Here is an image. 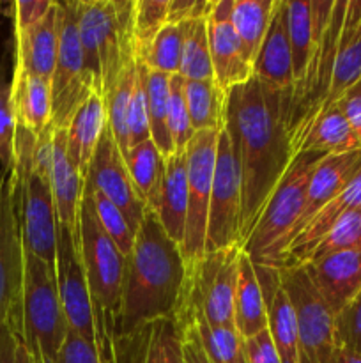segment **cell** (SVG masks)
Returning <instances> with one entry per match:
<instances>
[{"mask_svg":"<svg viewBox=\"0 0 361 363\" xmlns=\"http://www.w3.org/2000/svg\"><path fill=\"white\" fill-rule=\"evenodd\" d=\"M225 130L241 170V245L294 158L283 94L251 77L227 94Z\"/></svg>","mask_w":361,"mask_h":363,"instance_id":"cell-1","label":"cell"},{"mask_svg":"<svg viewBox=\"0 0 361 363\" xmlns=\"http://www.w3.org/2000/svg\"><path fill=\"white\" fill-rule=\"evenodd\" d=\"M186 282L180 247L147 208L126 257L119 330L137 332L163 318H173Z\"/></svg>","mask_w":361,"mask_h":363,"instance_id":"cell-2","label":"cell"},{"mask_svg":"<svg viewBox=\"0 0 361 363\" xmlns=\"http://www.w3.org/2000/svg\"><path fill=\"white\" fill-rule=\"evenodd\" d=\"M76 23L85 67L105 101L122 64L137 55L134 0H80Z\"/></svg>","mask_w":361,"mask_h":363,"instance_id":"cell-3","label":"cell"},{"mask_svg":"<svg viewBox=\"0 0 361 363\" xmlns=\"http://www.w3.org/2000/svg\"><path fill=\"white\" fill-rule=\"evenodd\" d=\"M326 156L322 152H297L292 158L285 176L243 245V252L255 264L271 268L283 266L294 229L303 215L311 174Z\"/></svg>","mask_w":361,"mask_h":363,"instance_id":"cell-4","label":"cell"},{"mask_svg":"<svg viewBox=\"0 0 361 363\" xmlns=\"http://www.w3.org/2000/svg\"><path fill=\"white\" fill-rule=\"evenodd\" d=\"M78 254L91 291L94 330L119 326L126 257L99 223L91 197L84 190L78 211Z\"/></svg>","mask_w":361,"mask_h":363,"instance_id":"cell-5","label":"cell"},{"mask_svg":"<svg viewBox=\"0 0 361 363\" xmlns=\"http://www.w3.org/2000/svg\"><path fill=\"white\" fill-rule=\"evenodd\" d=\"M67 332L69 325L60 303L55 268L25 248L21 344L35 363H53Z\"/></svg>","mask_w":361,"mask_h":363,"instance_id":"cell-6","label":"cell"},{"mask_svg":"<svg viewBox=\"0 0 361 363\" xmlns=\"http://www.w3.org/2000/svg\"><path fill=\"white\" fill-rule=\"evenodd\" d=\"M35 138L32 131L16 128V158L14 172L18 179V208H20L23 247L55 268L59 218L53 202L50 179L32 167Z\"/></svg>","mask_w":361,"mask_h":363,"instance_id":"cell-7","label":"cell"},{"mask_svg":"<svg viewBox=\"0 0 361 363\" xmlns=\"http://www.w3.org/2000/svg\"><path fill=\"white\" fill-rule=\"evenodd\" d=\"M241 254V245L205 252L193 268L186 269V282L179 305L197 307L205 321L214 328H234V296Z\"/></svg>","mask_w":361,"mask_h":363,"instance_id":"cell-8","label":"cell"},{"mask_svg":"<svg viewBox=\"0 0 361 363\" xmlns=\"http://www.w3.org/2000/svg\"><path fill=\"white\" fill-rule=\"evenodd\" d=\"M25 248L14 169L0 174V326L11 325L21 339Z\"/></svg>","mask_w":361,"mask_h":363,"instance_id":"cell-9","label":"cell"},{"mask_svg":"<svg viewBox=\"0 0 361 363\" xmlns=\"http://www.w3.org/2000/svg\"><path fill=\"white\" fill-rule=\"evenodd\" d=\"M52 124L55 130H67L74 113L91 98L94 87L85 67L84 50L76 23V2H60V38L52 82Z\"/></svg>","mask_w":361,"mask_h":363,"instance_id":"cell-10","label":"cell"},{"mask_svg":"<svg viewBox=\"0 0 361 363\" xmlns=\"http://www.w3.org/2000/svg\"><path fill=\"white\" fill-rule=\"evenodd\" d=\"M278 273L296 312L299 363H331L336 350L335 314L303 266H282Z\"/></svg>","mask_w":361,"mask_h":363,"instance_id":"cell-11","label":"cell"},{"mask_svg":"<svg viewBox=\"0 0 361 363\" xmlns=\"http://www.w3.org/2000/svg\"><path fill=\"white\" fill-rule=\"evenodd\" d=\"M219 131H197L186 147L188 213L184 240L180 245L186 269L193 268L205 255L209 204H211L212 176H214Z\"/></svg>","mask_w":361,"mask_h":363,"instance_id":"cell-12","label":"cell"},{"mask_svg":"<svg viewBox=\"0 0 361 363\" xmlns=\"http://www.w3.org/2000/svg\"><path fill=\"white\" fill-rule=\"evenodd\" d=\"M241 170L225 126L218 135L205 252L241 245ZM243 247V245H241Z\"/></svg>","mask_w":361,"mask_h":363,"instance_id":"cell-13","label":"cell"},{"mask_svg":"<svg viewBox=\"0 0 361 363\" xmlns=\"http://www.w3.org/2000/svg\"><path fill=\"white\" fill-rule=\"evenodd\" d=\"M55 277L67 325L78 335L96 344L94 311H92L87 277H85L84 264L78 254L76 241L73 234L64 227H59Z\"/></svg>","mask_w":361,"mask_h":363,"instance_id":"cell-14","label":"cell"},{"mask_svg":"<svg viewBox=\"0 0 361 363\" xmlns=\"http://www.w3.org/2000/svg\"><path fill=\"white\" fill-rule=\"evenodd\" d=\"M85 181L98 188L106 199H110L122 211L130 227L137 234L145 211H147V206L140 201L137 190H134L124 156L117 147V142L108 124L99 138Z\"/></svg>","mask_w":361,"mask_h":363,"instance_id":"cell-15","label":"cell"},{"mask_svg":"<svg viewBox=\"0 0 361 363\" xmlns=\"http://www.w3.org/2000/svg\"><path fill=\"white\" fill-rule=\"evenodd\" d=\"M232 4L234 0H216L207 18L214 82L227 94L253 77V66L248 62L241 39L232 25Z\"/></svg>","mask_w":361,"mask_h":363,"instance_id":"cell-16","label":"cell"},{"mask_svg":"<svg viewBox=\"0 0 361 363\" xmlns=\"http://www.w3.org/2000/svg\"><path fill=\"white\" fill-rule=\"evenodd\" d=\"M303 268L335 315L361 293V248L314 259Z\"/></svg>","mask_w":361,"mask_h":363,"instance_id":"cell-17","label":"cell"},{"mask_svg":"<svg viewBox=\"0 0 361 363\" xmlns=\"http://www.w3.org/2000/svg\"><path fill=\"white\" fill-rule=\"evenodd\" d=\"M253 77L283 94V113L294 87L292 57L287 32V0H276L271 23L253 62Z\"/></svg>","mask_w":361,"mask_h":363,"instance_id":"cell-18","label":"cell"},{"mask_svg":"<svg viewBox=\"0 0 361 363\" xmlns=\"http://www.w3.org/2000/svg\"><path fill=\"white\" fill-rule=\"evenodd\" d=\"M255 272L264 294L269 335L278 351L280 360L282 363H299L296 312L283 289L278 268L255 264Z\"/></svg>","mask_w":361,"mask_h":363,"instance_id":"cell-19","label":"cell"},{"mask_svg":"<svg viewBox=\"0 0 361 363\" xmlns=\"http://www.w3.org/2000/svg\"><path fill=\"white\" fill-rule=\"evenodd\" d=\"M16 35V73L39 77L52 82L55 69L60 38V2H53L52 9L41 23Z\"/></svg>","mask_w":361,"mask_h":363,"instance_id":"cell-20","label":"cell"},{"mask_svg":"<svg viewBox=\"0 0 361 363\" xmlns=\"http://www.w3.org/2000/svg\"><path fill=\"white\" fill-rule=\"evenodd\" d=\"M361 170V149L343 155H328L317 169L311 174L310 184L306 190V201H304L303 215H301L299 223L296 225L292 234V240L301 233L308 220L324 208L329 201L336 197ZM290 240V243H292ZM289 243V245H290ZM287 254V252H285Z\"/></svg>","mask_w":361,"mask_h":363,"instance_id":"cell-21","label":"cell"},{"mask_svg":"<svg viewBox=\"0 0 361 363\" xmlns=\"http://www.w3.org/2000/svg\"><path fill=\"white\" fill-rule=\"evenodd\" d=\"M50 184H52L59 227H64L73 234L78 247V211H80L85 181L67 156V130H55L53 133V162Z\"/></svg>","mask_w":361,"mask_h":363,"instance_id":"cell-22","label":"cell"},{"mask_svg":"<svg viewBox=\"0 0 361 363\" xmlns=\"http://www.w3.org/2000/svg\"><path fill=\"white\" fill-rule=\"evenodd\" d=\"M361 208V170L357 172V176L336 195L333 201H329L328 204L322 209H319L310 220H308L306 225L301 229V233L297 234L292 240V243L289 245L285 254V261L283 266H301L308 261L311 250L315 248V245L321 241V238L338 222L342 216H345L347 213L354 211V209Z\"/></svg>","mask_w":361,"mask_h":363,"instance_id":"cell-23","label":"cell"},{"mask_svg":"<svg viewBox=\"0 0 361 363\" xmlns=\"http://www.w3.org/2000/svg\"><path fill=\"white\" fill-rule=\"evenodd\" d=\"M158 215L163 229L177 245H183L188 213V158L186 151L173 152L165 158L161 186H159Z\"/></svg>","mask_w":361,"mask_h":363,"instance_id":"cell-24","label":"cell"},{"mask_svg":"<svg viewBox=\"0 0 361 363\" xmlns=\"http://www.w3.org/2000/svg\"><path fill=\"white\" fill-rule=\"evenodd\" d=\"M361 80V0H350L345 7L343 32L333 67L331 84L322 110L331 108L353 85ZM321 110V112H322ZM319 112V113H321Z\"/></svg>","mask_w":361,"mask_h":363,"instance_id":"cell-25","label":"cell"},{"mask_svg":"<svg viewBox=\"0 0 361 363\" xmlns=\"http://www.w3.org/2000/svg\"><path fill=\"white\" fill-rule=\"evenodd\" d=\"M106 126V110L101 94L92 92L67 128V156L80 176L87 177L92 156Z\"/></svg>","mask_w":361,"mask_h":363,"instance_id":"cell-26","label":"cell"},{"mask_svg":"<svg viewBox=\"0 0 361 363\" xmlns=\"http://www.w3.org/2000/svg\"><path fill=\"white\" fill-rule=\"evenodd\" d=\"M16 128L39 135L52 123V87L50 82L39 77L16 73L11 82Z\"/></svg>","mask_w":361,"mask_h":363,"instance_id":"cell-27","label":"cell"},{"mask_svg":"<svg viewBox=\"0 0 361 363\" xmlns=\"http://www.w3.org/2000/svg\"><path fill=\"white\" fill-rule=\"evenodd\" d=\"M234 328L241 339H250L268 328L264 294L257 279L255 264L246 254H241L236 296H234Z\"/></svg>","mask_w":361,"mask_h":363,"instance_id":"cell-28","label":"cell"},{"mask_svg":"<svg viewBox=\"0 0 361 363\" xmlns=\"http://www.w3.org/2000/svg\"><path fill=\"white\" fill-rule=\"evenodd\" d=\"M361 142L336 106L326 108L311 121L303 138L297 144V152H322V155H343L357 151Z\"/></svg>","mask_w":361,"mask_h":363,"instance_id":"cell-29","label":"cell"},{"mask_svg":"<svg viewBox=\"0 0 361 363\" xmlns=\"http://www.w3.org/2000/svg\"><path fill=\"white\" fill-rule=\"evenodd\" d=\"M176 319L195 330L202 350L212 363H246L244 342L236 328H214L193 305H179Z\"/></svg>","mask_w":361,"mask_h":363,"instance_id":"cell-30","label":"cell"},{"mask_svg":"<svg viewBox=\"0 0 361 363\" xmlns=\"http://www.w3.org/2000/svg\"><path fill=\"white\" fill-rule=\"evenodd\" d=\"M287 32H289L290 57H292L294 87L289 103H287L285 113L289 110L290 101L303 87L311 57H314L315 38L310 0H296V2L287 0ZM285 113H283V119H285Z\"/></svg>","mask_w":361,"mask_h":363,"instance_id":"cell-31","label":"cell"},{"mask_svg":"<svg viewBox=\"0 0 361 363\" xmlns=\"http://www.w3.org/2000/svg\"><path fill=\"white\" fill-rule=\"evenodd\" d=\"M144 84L151 140L154 142L163 158H168L176 152V145L168 130L170 77L151 71L144 64Z\"/></svg>","mask_w":361,"mask_h":363,"instance_id":"cell-32","label":"cell"},{"mask_svg":"<svg viewBox=\"0 0 361 363\" xmlns=\"http://www.w3.org/2000/svg\"><path fill=\"white\" fill-rule=\"evenodd\" d=\"M124 162H126L127 172L140 201L154 211L158 204L165 158L158 151L154 142L145 140L131 147L124 156Z\"/></svg>","mask_w":361,"mask_h":363,"instance_id":"cell-33","label":"cell"},{"mask_svg":"<svg viewBox=\"0 0 361 363\" xmlns=\"http://www.w3.org/2000/svg\"><path fill=\"white\" fill-rule=\"evenodd\" d=\"M275 6L276 0H234L232 4V25L251 66L268 34Z\"/></svg>","mask_w":361,"mask_h":363,"instance_id":"cell-34","label":"cell"},{"mask_svg":"<svg viewBox=\"0 0 361 363\" xmlns=\"http://www.w3.org/2000/svg\"><path fill=\"white\" fill-rule=\"evenodd\" d=\"M186 103L195 133L223 130L227 92L214 80H186Z\"/></svg>","mask_w":361,"mask_h":363,"instance_id":"cell-35","label":"cell"},{"mask_svg":"<svg viewBox=\"0 0 361 363\" xmlns=\"http://www.w3.org/2000/svg\"><path fill=\"white\" fill-rule=\"evenodd\" d=\"M151 325L131 333H122L117 325L106 326L96 335L101 363H145Z\"/></svg>","mask_w":361,"mask_h":363,"instance_id":"cell-36","label":"cell"},{"mask_svg":"<svg viewBox=\"0 0 361 363\" xmlns=\"http://www.w3.org/2000/svg\"><path fill=\"white\" fill-rule=\"evenodd\" d=\"M179 74L186 80H214L211 50H209L207 20L184 23V46Z\"/></svg>","mask_w":361,"mask_h":363,"instance_id":"cell-37","label":"cell"},{"mask_svg":"<svg viewBox=\"0 0 361 363\" xmlns=\"http://www.w3.org/2000/svg\"><path fill=\"white\" fill-rule=\"evenodd\" d=\"M183 46H184V23L172 25L166 23L161 28L149 50L142 55H138L142 64L151 71L163 74H179L180 59H183Z\"/></svg>","mask_w":361,"mask_h":363,"instance_id":"cell-38","label":"cell"},{"mask_svg":"<svg viewBox=\"0 0 361 363\" xmlns=\"http://www.w3.org/2000/svg\"><path fill=\"white\" fill-rule=\"evenodd\" d=\"M145 363H186L184 333L176 315L151 323Z\"/></svg>","mask_w":361,"mask_h":363,"instance_id":"cell-39","label":"cell"},{"mask_svg":"<svg viewBox=\"0 0 361 363\" xmlns=\"http://www.w3.org/2000/svg\"><path fill=\"white\" fill-rule=\"evenodd\" d=\"M84 190L87 191L88 197H91L92 206H94L96 209V215H98V220L99 223H101L103 229H105V233L112 238V241L117 245V248L122 252L124 257H127L131 248H133L134 233L130 227V223H127L126 216L122 215V211H120L110 199H106L105 195H103L98 188L92 186L88 181H85Z\"/></svg>","mask_w":361,"mask_h":363,"instance_id":"cell-40","label":"cell"},{"mask_svg":"<svg viewBox=\"0 0 361 363\" xmlns=\"http://www.w3.org/2000/svg\"><path fill=\"white\" fill-rule=\"evenodd\" d=\"M361 248V208L347 213L338 220L324 236L321 238L311 250L308 261L326 257V255L338 254L347 250H360ZM306 261V262H308ZM303 266V264H301Z\"/></svg>","mask_w":361,"mask_h":363,"instance_id":"cell-41","label":"cell"},{"mask_svg":"<svg viewBox=\"0 0 361 363\" xmlns=\"http://www.w3.org/2000/svg\"><path fill=\"white\" fill-rule=\"evenodd\" d=\"M168 130L170 135H172L173 145H176V152L186 151L195 131L191 128L190 112H188L186 78H183L180 74L170 77Z\"/></svg>","mask_w":361,"mask_h":363,"instance_id":"cell-42","label":"cell"},{"mask_svg":"<svg viewBox=\"0 0 361 363\" xmlns=\"http://www.w3.org/2000/svg\"><path fill=\"white\" fill-rule=\"evenodd\" d=\"M166 23L168 0H134V41L138 55L147 52Z\"/></svg>","mask_w":361,"mask_h":363,"instance_id":"cell-43","label":"cell"},{"mask_svg":"<svg viewBox=\"0 0 361 363\" xmlns=\"http://www.w3.org/2000/svg\"><path fill=\"white\" fill-rule=\"evenodd\" d=\"M144 64L138 59V74L137 84H134L133 94H131L130 106L126 113V130H127V145L142 144L145 140H151V131H149L147 121V103H145V87H144Z\"/></svg>","mask_w":361,"mask_h":363,"instance_id":"cell-44","label":"cell"},{"mask_svg":"<svg viewBox=\"0 0 361 363\" xmlns=\"http://www.w3.org/2000/svg\"><path fill=\"white\" fill-rule=\"evenodd\" d=\"M16 158V117H14L11 84H0V163L4 170L14 169Z\"/></svg>","mask_w":361,"mask_h":363,"instance_id":"cell-45","label":"cell"},{"mask_svg":"<svg viewBox=\"0 0 361 363\" xmlns=\"http://www.w3.org/2000/svg\"><path fill=\"white\" fill-rule=\"evenodd\" d=\"M336 346L361 357V293L335 315Z\"/></svg>","mask_w":361,"mask_h":363,"instance_id":"cell-46","label":"cell"},{"mask_svg":"<svg viewBox=\"0 0 361 363\" xmlns=\"http://www.w3.org/2000/svg\"><path fill=\"white\" fill-rule=\"evenodd\" d=\"M53 363H101L98 347L69 328L66 340Z\"/></svg>","mask_w":361,"mask_h":363,"instance_id":"cell-47","label":"cell"},{"mask_svg":"<svg viewBox=\"0 0 361 363\" xmlns=\"http://www.w3.org/2000/svg\"><path fill=\"white\" fill-rule=\"evenodd\" d=\"M216 0H168V23L207 20Z\"/></svg>","mask_w":361,"mask_h":363,"instance_id":"cell-48","label":"cell"},{"mask_svg":"<svg viewBox=\"0 0 361 363\" xmlns=\"http://www.w3.org/2000/svg\"><path fill=\"white\" fill-rule=\"evenodd\" d=\"M52 6V0H18L14 2V32H25L34 28L35 25L45 20Z\"/></svg>","mask_w":361,"mask_h":363,"instance_id":"cell-49","label":"cell"},{"mask_svg":"<svg viewBox=\"0 0 361 363\" xmlns=\"http://www.w3.org/2000/svg\"><path fill=\"white\" fill-rule=\"evenodd\" d=\"M243 342L246 363H282L268 328L250 339H244Z\"/></svg>","mask_w":361,"mask_h":363,"instance_id":"cell-50","label":"cell"},{"mask_svg":"<svg viewBox=\"0 0 361 363\" xmlns=\"http://www.w3.org/2000/svg\"><path fill=\"white\" fill-rule=\"evenodd\" d=\"M333 106H336L343 113L356 133L357 140L361 142V80L353 85Z\"/></svg>","mask_w":361,"mask_h":363,"instance_id":"cell-51","label":"cell"},{"mask_svg":"<svg viewBox=\"0 0 361 363\" xmlns=\"http://www.w3.org/2000/svg\"><path fill=\"white\" fill-rule=\"evenodd\" d=\"M180 328L184 333V360L186 363H212L202 350L195 330L190 325H180Z\"/></svg>","mask_w":361,"mask_h":363,"instance_id":"cell-52","label":"cell"},{"mask_svg":"<svg viewBox=\"0 0 361 363\" xmlns=\"http://www.w3.org/2000/svg\"><path fill=\"white\" fill-rule=\"evenodd\" d=\"M20 337L16 335L11 325L4 323L0 326V363H16Z\"/></svg>","mask_w":361,"mask_h":363,"instance_id":"cell-53","label":"cell"},{"mask_svg":"<svg viewBox=\"0 0 361 363\" xmlns=\"http://www.w3.org/2000/svg\"><path fill=\"white\" fill-rule=\"evenodd\" d=\"M331 363H361V357L353 353V351H347L343 347L336 346Z\"/></svg>","mask_w":361,"mask_h":363,"instance_id":"cell-54","label":"cell"},{"mask_svg":"<svg viewBox=\"0 0 361 363\" xmlns=\"http://www.w3.org/2000/svg\"><path fill=\"white\" fill-rule=\"evenodd\" d=\"M16 363H35L34 358L30 357V353L27 351V347L21 344L20 340V346H18V354H16Z\"/></svg>","mask_w":361,"mask_h":363,"instance_id":"cell-55","label":"cell"}]
</instances>
